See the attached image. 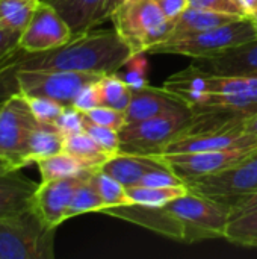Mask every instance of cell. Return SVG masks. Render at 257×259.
Returning <instances> with one entry per match:
<instances>
[{
  "mask_svg": "<svg viewBox=\"0 0 257 259\" xmlns=\"http://www.w3.org/2000/svg\"><path fill=\"white\" fill-rule=\"evenodd\" d=\"M226 240L242 247L257 249V209L232 219L227 226Z\"/></svg>",
  "mask_w": 257,
  "mask_h": 259,
  "instance_id": "obj_30",
  "label": "cell"
},
{
  "mask_svg": "<svg viewBox=\"0 0 257 259\" xmlns=\"http://www.w3.org/2000/svg\"><path fill=\"white\" fill-rule=\"evenodd\" d=\"M248 18H251L253 21H256L257 23V9L253 12V14H251V15H250V17H248Z\"/></svg>",
  "mask_w": 257,
  "mask_h": 259,
  "instance_id": "obj_44",
  "label": "cell"
},
{
  "mask_svg": "<svg viewBox=\"0 0 257 259\" xmlns=\"http://www.w3.org/2000/svg\"><path fill=\"white\" fill-rule=\"evenodd\" d=\"M185 105L180 99L168 93L167 90L153 88L145 85L132 88V97L129 102L127 109L124 111L126 115V124L138 123L156 115H161L168 111H174L179 108H185Z\"/></svg>",
  "mask_w": 257,
  "mask_h": 259,
  "instance_id": "obj_17",
  "label": "cell"
},
{
  "mask_svg": "<svg viewBox=\"0 0 257 259\" xmlns=\"http://www.w3.org/2000/svg\"><path fill=\"white\" fill-rule=\"evenodd\" d=\"M3 102H5V100H0V109H2V106H3Z\"/></svg>",
  "mask_w": 257,
  "mask_h": 259,
  "instance_id": "obj_45",
  "label": "cell"
},
{
  "mask_svg": "<svg viewBox=\"0 0 257 259\" xmlns=\"http://www.w3.org/2000/svg\"><path fill=\"white\" fill-rule=\"evenodd\" d=\"M244 147H257V138L247 134L239 124H232L224 127L186 132L167 144V147L159 155L229 150Z\"/></svg>",
  "mask_w": 257,
  "mask_h": 259,
  "instance_id": "obj_13",
  "label": "cell"
},
{
  "mask_svg": "<svg viewBox=\"0 0 257 259\" xmlns=\"http://www.w3.org/2000/svg\"><path fill=\"white\" fill-rule=\"evenodd\" d=\"M88 173L76 176V178L45 181L38 185V188L33 194L32 208L38 212V215L48 226L58 229L59 225H62L65 220H68L67 211L71 203L73 194H74L77 185L80 184V181Z\"/></svg>",
  "mask_w": 257,
  "mask_h": 259,
  "instance_id": "obj_14",
  "label": "cell"
},
{
  "mask_svg": "<svg viewBox=\"0 0 257 259\" xmlns=\"http://www.w3.org/2000/svg\"><path fill=\"white\" fill-rule=\"evenodd\" d=\"M111 20L133 56L165 41L173 30V20L165 17L155 0H121Z\"/></svg>",
  "mask_w": 257,
  "mask_h": 259,
  "instance_id": "obj_3",
  "label": "cell"
},
{
  "mask_svg": "<svg viewBox=\"0 0 257 259\" xmlns=\"http://www.w3.org/2000/svg\"><path fill=\"white\" fill-rule=\"evenodd\" d=\"M183 231V243L226 238L230 223V206L188 191L165 205Z\"/></svg>",
  "mask_w": 257,
  "mask_h": 259,
  "instance_id": "obj_7",
  "label": "cell"
},
{
  "mask_svg": "<svg viewBox=\"0 0 257 259\" xmlns=\"http://www.w3.org/2000/svg\"><path fill=\"white\" fill-rule=\"evenodd\" d=\"M241 18H245V17L208 11V9H198V8H188L173 21V30L168 38L220 27V26L229 24V23L241 20Z\"/></svg>",
  "mask_w": 257,
  "mask_h": 259,
  "instance_id": "obj_21",
  "label": "cell"
},
{
  "mask_svg": "<svg viewBox=\"0 0 257 259\" xmlns=\"http://www.w3.org/2000/svg\"><path fill=\"white\" fill-rule=\"evenodd\" d=\"M239 126H241L247 134H250V135H253V137H256L257 138V111L256 112L248 114V115H245V117L241 120Z\"/></svg>",
  "mask_w": 257,
  "mask_h": 259,
  "instance_id": "obj_40",
  "label": "cell"
},
{
  "mask_svg": "<svg viewBox=\"0 0 257 259\" xmlns=\"http://www.w3.org/2000/svg\"><path fill=\"white\" fill-rule=\"evenodd\" d=\"M100 106H109L118 111H126L132 97V87L127 80L118 77L115 73L103 74L95 82Z\"/></svg>",
  "mask_w": 257,
  "mask_h": 259,
  "instance_id": "obj_25",
  "label": "cell"
},
{
  "mask_svg": "<svg viewBox=\"0 0 257 259\" xmlns=\"http://www.w3.org/2000/svg\"><path fill=\"white\" fill-rule=\"evenodd\" d=\"M18 32H11L5 27L0 26V61L6 58L11 52L18 49V39H20Z\"/></svg>",
  "mask_w": 257,
  "mask_h": 259,
  "instance_id": "obj_38",
  "label": "cell"
},
{
  "mask_svg": "<svg viewBox=\"0 0 257 259\" xmlns=\"http://www.w3.org/2000/svg\"><path fill=\"white\" fill-rule=\"evenodd\" d=\"M41 0H0V26L21 33Z\"/></svg>",
  "mask_w": 257,
  "mask_h": 259,
  "instance_id": "obj_27",
  "label": "cell"
},
{
  "mask_svg": "<svg viewBox=\"0 0 257 259\" xmlns=\"http://www.w3.org/2000/svg\"><path fill=\"white\" fill-rule=\"evenodd\" d=\"M64 152L82 161L88 168L97 170L111 156L85 131L64 137Z\"/></svg>",
  "mask_w": 257,
  "mask_h": 259,
  "instance_id": "obj_22",
  "label": "cell"
},
{
  "mask_svg": "<svg viewBox=\"0 0 257 259\" xmlns=\"http://www.w3.org/2000/svg\"><path fill=\"white\" fill-rule=\"evenodd\" d=\"M167 162L156 155L118 153L100 165L98 170L112 176L124 187H135L148 171L164 167Z\"/></svg>",
  "mask_w": 257,
  "mask_h": 259,
  "instance_id": "obj_18",
  "label": "cell"
},
{
  "mask_svg": "<svg viewBox=\"0 0 257 259\" xmlns=\"http://www.w3.org/2000/svg\"><path fill=\"white\" fill-rule=\"evenodd\" d=\"M189 191L188 185H170V187H129L127 194L133 203L148 206H164L168 202L185 196Z\"/></svg>",
  "mask_w": 257,
  "mask_h": 259,
  "instance_id": "obj_28",
  "label": "cell"
},
{
  "mask_svg": "<svg viewBox=\"0 0 257 259\" xmlns=\"http://www.w3.org/2000/svg\"><path fill=\"white\" fill-rule=\"evenodd\" d=\"M257 150V147L229 149V150H209L194 153H164L156 155L167 162V165L186 184L188 181L220 173L245 156Z\"/></svg>",
  "mask_w": 257,
  "mask_h": 259,
  "instance_id": "obj_11",
  "label": "cell"
},
{
  "mask_svg": "<svg viewBox=\"0 0 257 259\" xmlns=\"http://www.w3.org/2000/svg\"><path fill=\"white\" fill-rule=\"evenodd\" d=\"M162 88L192 111H221L239 117L257 111V77L211 74L191 62L171 74Z\"/></svg>",
  "mask_w": 257,
  "mask_h": 259,
  "instance_id": "obj_2",
  "label": "cell"
},
{
  "mask_svg": "<svg viewBox=\"0 0 257 259\" xmlns=\"http://www.w3.org/2000/svg\"><path fill=\"white\" fill-rule=\"evenodd\" d=\"M192 64L211 74L257 77V36L217 55L195 58Z\"/></svg>",
  "mask_w": 257,
  "mask_h": 259,
  "instance_id": "obj_15",
  "label": "cell"
},
{
  "mask_svg": "<svg viewBox=\"0 0 257 259\" xmlns=\"http://www.w3.org/2000/svg\"><path fill=\"white\" fill-rule=\"evenodd\" d=\"M98 73L53 71V70H20L14 74L8 96L21 93L29 97H48L62 105H71L76 94L89 82L97 80Z\"/></svg>",
  "mask_w": 257,
  "mask_h": 259,
  "instance_id": "obj_9",
  "label": "cell"
},
{
  "mask_svg": "<svg viewBox=\"0 0 257 259\" xmlns=\"http://www.w3.org/2000/svg\"><path fill=\"white\" fill-rule=\"evenodd\" d=\"M97 80L94 82H89L86 83L74 97L73 100V106L77 108L79 111L82 112H88L97 106H100V97H98V91H97V85H95Z\"/></svg>",
  "mask_w": 257,
  "mask_h": 259,
  "instance_id": "obj_36",
  "label": "cell"
},
{
  "mask_svg": "<svg viewBox=\"0 0 257 259\" xmlns=\"http://www.w3.org/2000/svg\"><path fill=\"white\" fill-rule=\"evenodd\" d=\"M161 11L165 14L167 18L170 20H176L183 11H186L189 8V2L188 0H155Z\"/></svg>",
  "mask_w": 257,
  "mask_h": 259,
  "instance_id": "obj_37",
  "label": "cell"
},
{
  "mask_svg": "<svg viewBox=\"0 0 257 259\" xmlns=\"http://www.w3.org/2000/svg\"><path fill=\"white\" fill-rule=\"evenodd\" d=\"M83 131L86 134H89L94 138V141L111 158L120 153V134H118V131L106 127V126H100V124H95V123L89 121L85 117V112H83Z\"/></svg>",
  "mask_w": 257,
  "mask_h": 259,
  "instance_id": "obj_31",
  "label": "cell"
},
{
  "mask_svg": "<svg viewBox=\"0 0 257 259\" xmlns=\"http://www.w3.org/2000/svg\"><path fill=\"white\" fill-rule=\"evenodd\" d=\"M64 137L83 131V112L73 105H65L64 111L53 124Z\"/></svg>",
  "mask_w": 257,
  "mask_h": 259,
  "instance_id": "obj_34",
  "label": "cell"
},
{
  "mask_svg": "<svg viewBox=\"0 0 257 259\" xmlns=\"http://www.w3.org/2000/svg\"><path fill=\"white\" fill-rule=\"evenodd\" d=\"M39 126L27 99L21 93H12L0 109V159L17 170L30 165L27 159V143L32 132Z\"/></svg>",
  "mask_w": 257,
  "mask_h": 259,
  "instance_id": "obj_8",
  "label": "cell"
},
{
  "mask_svg": "<svg viewBox=\"0 0 257 259\" xmlns=\"http://www.w3.org/2000/svg\"><path fill=\"white\" fill-rule=\"evenodd\" d=\"M133 58L132 49L114 30L89 29L74 33L65 44L45 52L15 49L0 61V100L8 97L14 74L20 70H53L82 73H117Z\"/></svg>",
  "mask_w": 257,
  "mask_h": 259,
  "instance_id": "obj_1",
  "label": "cell"
},
{
  "mask_svg": "<svg viewBox=\"0 0 257 259\" xmlns=\"http://www.w3.org/2000/svg\"><path fill=\"white\" fill-rule=\"evenodd\" d=\"M186 185L197 194L232 206L257 190V150L220 173L188 181Z\"/></svg>",
  "mask_w": 257,
  "mask_h": 259,
  "instance_id": "obj_10",
  "label": "cell"
},
{
  "mask_svg": "<svg viewBox=\"0 0 257 259\" xmlns=\"http://www.w3.org/2000/svg\"><path fill=\"white\" fill-rule=\"evenodd\" d=\"M27 103L35 115V118L39 123H45V124H55V121L58 120V117L61 115V112L64 111L65 105L48 99V97H29L26 96Z\"/></svg>",
  "mask_w": 257,
  "mask_h": 259,
  "instance_id": "obj_32",
  "label": "cell"
},
{
  "mask_svg": "<svg viewBox=\"0 0 257 259\" xmlns=\"http://www.w3.org/2000/svg\"><path fill=\"white\" fill-rule=\"evenodd\" d=\"M68 23L73 33L85 32L101 24L100 17L106 0H45Z\"/></svg>",
  "mask_w": 257,
  "mask_h": 259,
  "instance_id": "obj_20",
  "label": "cell"
},
{
  "mask_svg": "<svg viewBox=\"0 0 257 259\" xmlns=\"http://www.w3.org/2000/svg\"><path fill=\"white\" fill-rule=\"evenodd\" d=\"M239 3H241L247 18L257 9V0H239Z\"/></svg>",
  "mask_w": 257,
  "mask_h": 259,
  "instance_id": "obj_42",
  "label": "cell"
},
{
  "mask_svg": "<svg viewBox=\"0 0 257 259\" xmlns=\"http://www.w3.org/2000/svg\"><path fill=\"white\" fill-rule=\"evenodd\" d=\"M85 117L100 126H106L115 131H120L126 124V115L123 111L109 108V106H97L88 112H85Z\"/></svg>",
  "mask_w": 257,
  "mask_h": 259,
  "instance_id": "obj_33",
  "label": "cell"
},
{
  "mask_svg": "<svg viewBox=\"0 0 257 259\" xmlns=\"http://www.w3.org/2000/svg\"><path fill=\"white\" fill-rule=\"evenodd\" d=\"M92 182L105 203V211L109 208L115 206H123V205H132V199L127 194V187H124L121 182L114 179L112 176L103 173L101 170H94L92 175ZM103 214V212H101Z\"/></svg>",
  "mask_w": 257,
  "mask_h": 259,
  "instance_id": "obj_29",
  "label": "cell"
},
{
  "mask_svg": "<svg viewBox=\"0 0 257 259\" xmlns=\"http://www.w3.org/2000/svg\"><path fill=\"white\" fill-rule=\"evenodd\" d=\"M194 123L189 106L164 112L161 115L124 124L120 134V153L159 155L174 138L186 134Z\"/></svg>",
  "mask_w": 257,
  "mask_h": 259,
  "instance_id": "obj_5",
  "label": "cell"
},
{
  "mask_svg": "<svg viewBox=\"0 0 257 259\" xmlns=\"http://www.w3.org/2000/svg\"><path fill=\"white\" fill-rule=\"evenodd\" d=\"M121 0H106L105 2V6H103V11H101V17H100V23H105L106 20L111 18L112 12L115 11V8L120 5Z\"/></svg>",
  "mask_w": 257,
  "mask_h": 259,
  "instance_id": "obj_41",
  "label": "cell"
},
{
  "mask_svg": "<svg viewBox=\"0 0 257 259\" xmlns=\"http://www.w3.org/2000/svg\"><path fill=\"white\" fill-rule=\"evenodd\" d=\"M64 152V135L53 126L39 123L27 143V159L36 164L39 159Z\"/></svg>",
  "mask_w": 257,
  "mask_h": 259,
  "instance_id": "obj_23",
  "label": "cell"
},
{
  "mask_svg": "<svg viewBox=\"0 0 257 259\" xmlns=\"http://www.w3.org/2000/svg\"><path fill=\"white\" fill-rule=\"evenodd\" d=\"M103 214L126 220L129 223L150 229L167 238L183 243V231L179 222L168 212L164 206H148V205H123L103 211Z\"/></svg>",
  "mask_w": 257,
  "mask_h": 259,
  "instance_id": "obj_16",
  "label": "cell"
},
{
  "mask_svg": "<svg viewBox=\"0 0 257 259\" xmlns=\"http://www.w3.org/2000/svg\"><path fill=\"white\" fill-rule=\"evenodd\" d=\"M56 228L33 208L0 219V259H53Z\"/></svg>",
  "mask_w": 257,
  "mask_h": 259,
  "instance_id": "obj_4",
  "label": "cell"
},
{
  "mask_svg": "<svg viewBox=\"0 0 257 259\" xmlns=\"http://www.w3.org/2000/svg\"><path fill=\"white\" fill-rule=\"evenodd\" d=\"M73 30L61 14L45 0H41L20 35L18 49L24 52H45L71 39Z\"/></svg>",
  "mask_w": 257,
  "mask_h": 259,
  "instance_id": "obj_12",
  "label": "cell"
},
{
  "mask_svg": "<svg viewBox=\"0 0 257 259\" xmlns=\"http://www.w3.org/2000/svg\"><path fill=\"white\" fill-rule=\"evenodd\" d=\"M254 36H257L256 21H253L251 18H241L220 27L167 38L165 41L150 47L145 53L177 55L195 59L217 55Z\"/></svg>",
  "mask_w": 257,
  "mask_h": 259,
  "instance_id": "obj_6",
  "label": "cell"
},
{
  "mask_svg": "<svg viewBox=\"0 0 257 259\" xmlns=\"http://www.w3.org/2000/svg\"><path fill=\"white\" fill-rule=\"evenodd\" d=\"M188 2H189V8H198V9H208V11L238 15V17H245V12L239 0H188Z\"/></svg>",
  "mask_w": 257,
  "mask_h": 259,
  "instance_id": "obj_35",
  "label": "cell"
},
{
  "mask_svg": "<svg viewBox=\"0 0 257 259\" xmlns=\"http://www.w3.org/2000/svg\"><path fill=\"white\" fill-rule=\"evenodd\" d=\"M41 182L45 181H55V179H65V178H76L80 175H85L91 171L92 168H88L82 161L74 158L73 155L67 152H59L56 155L47 156L44 159H39L36 162Z\"/></svg>",
  "mask_w": 257,
  "mask_h": 259,
  "instance_id": "obj_24",
  "label": "cell"
},
{
  "mask_svg": "<svg viewBox=\"0 0 257 259\" xmlns=\"http://www.w3.org/2000/svg\"><path fill=\"white\" fill-rule=\"evenodd\" d=\"M94 171V170H92ZM92 171H89L77 185L71 203L68 206L67 211V219L76 217V215H82V214H88V212H103L105 211V203L92 182Z\"/></svg>",
  "mask_w": 257,
  "mask_h": 259,
  "instance_id": "obj_26",
  "label": "cell"
},
{
  "mask_svg": "<svg viewBox=\"0 0 257 259\" xmlns=\"http://www.w3.org/2000/svg\"><path fill=\"white\" fill-rule=\"evenodd\" d=\"M38 185L20 175V170L0 175V219L32 208Z\"/></svg>",
  "mask_w": 257,
  "mask_h": 259,
  "instance_id": "obj_19",
  "label": "cell"
},
{
  "mask_svg": "<svg viewBox=\"0 0 257 259\" xmlns=\"http://www.w3.org/2000/svg\"><path fill=\"white\" fill-rule=\"evenodd\" d=\"M11 171H17V168L14 165H11L9 162L0 159V175H5V173H11Z\"/></svg>",
  "mask_w": 257,
  "mask_h": 259,
  "instance_id": "obj_43",
  "label": "cell"
},
{
  "mask_svg": "<svg viewBox=\"0 0 257 259\" xmlns=\"http://www.w3.org/2000/svg\"><path fill=\"white\" fill-rule=\"evenodd\" d=\"M253 209H257V190L230 206V220L247 212V211H253Z\"/></svg>",
  "mask_w": 257,
  "mask_h": 259,
  "instance_id": "obj_39",
  "label": "cell"
}]
</instances>
